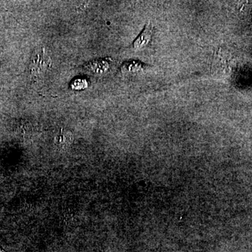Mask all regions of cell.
Here are the masks:
<instances>
[{
	"label": "cell",
	"instance_id": "1",
	"mask_svg": "<svg viewBox=\"0 0 252 252\" xmlns=\"http://www.w3.org/2000/svg\"><path fill=\"white\" fill-rule=\"evenodd\" d=\"M51 61L45 49L38 50L31 59L30 71L33 77H39L51 67Z\"/></svg>",
	"mask_w": 252,
	"mask_h": 252
},
{
	"label": "cell",
	"instance_id": "2",
	"mask_svg": "<svg viewBox=\"0 0 252 252\" xmlns=\"http://www.w3.org/2000/svg\"><path fill=\"white\" fill-rule=\"evenodd\" d=\"M152 34H153V28H152L150 22H148L142 32L133 41V47L135 49H143L149 44V41L152 40Z\"/></svg>",
	"mask_w": 252,
	"mask_h": 252
},
{
	"label": "cell",
	"instance_id": "3",
	"mask_svg": "<svg viewBox=\"0 0 252 252\" xmlns=\"http://www.w3.org/2000/svg\"><path fill=\"white\" fill-rule=\"evenodd\" d=\"M146 67H147V65L143 63L132 61V62H127L123 64L122 71H126L128 72H140Z\"/></svg>",
	"mask_w": 252,
	"mask_h": 252
}]
</instances>
